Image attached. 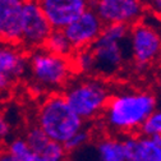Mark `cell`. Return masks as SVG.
I'll return each instance as SVG.
<instances>
[{"label": "cell", "mask_w": 161, "mask_h": 161, "mask_svg": "<svg viewBox=\"0 0 161 161\" xmlns=\"http://www.w3.org/2000/svg\"><path fill=\"white\" fill-rule=\"evenodd\" d=\"M157 109V97L147 90H125L110 96L104 114L109 129L132 134L141 129L146 119Z\"/></svg>", "instance_id": "cell-1"}, {"label": "cell", "mask_w": 161, "mask_h": 161, "mask_svg": "<svg viewBox=\"0 0 161 161\" xmlns=\"http://www.w3.org/2000/svg\"><path fill=\"white\" fill-rule=\"evenodd\" d=\"M129 30L125 25H105L101 35L90 46L95 60L93 74L108 78L122 70L129 55Z\"/></svg>", "instance_id": "cell-2"}, {"label": "cell", "mask_w": 161, "mask_h": 161, "mask_svg": "<svg viewBox=\"0 0 161 161\" xmlns=\"http://www.w3.org/2000/svg\"><path fill=\"white\" fill-rule=\"evenodd\" d=\"M37 125L50 141L64 145L78 130L85 128V120L69 106L63 95H51L37 111Z\"/></svg>", "instance_id": "cell-3"}, {"label": "cell", "mask_w": 161, "mask_h": 161, "mask_svg": "<svg viewBox=\"0 0 161 161\" xmlns=\"http://www.w3.org/2000/svg\"><path fill=\"white\" fill-rule=\"evenodd\" d=\"M63 96L72 110L86 122L103 114L111 93L103 79L86 78L70 83Z\"/></svg>", "instance_id": "cell-4"}, {"label": "cell", "mask_w": 161, "mask_h": 161, "mask_svg": "<svg viewBox=\"0 0 161 161\" xmlns=\"http://www.w3.org/2000/svg\"><path fill=\"white\" fill-rule=\"evenodd\" d=\"M28 70L37 87L50 90L63 87L74 69L70 58L55 55L45 47H38L28 55Z\"/></svg>", "instance_id": "cell-5"}, {"label": "cell", "mask_w": 161, "mask_h": 161, "mask_svg": "<svg viewBox=\"0 0 161 161\" xmlns=\"http://www.w3.org/2000/svg\"><path fill=\"white\" fill-rule=\"evenodd\" d=\"M129 56L138 70H145L161 59V36L148 23L130 26L128 37Z\"/></svg>", "instance_id": "cell-6"}, {"label": "cell", "mask_w": 161, "mask_h": 161, "mask_svg": "<svg viewBox=\"0 0 161 161\" xmlns=\"http://www.w3.org/2000/svg\"><path fill=\"white\" fill-rule=\"evenodd\" d=\"M91 8L105 25L133 26L142 21L146 13L145 0H92Z\"/></svg>", "instance_id": "cell-7"}, {"label": "cell", "mask_w": 161, "mask_h": 161, "mask_svg": "<svg viewBox=\"0 0 161 161\" xmlns=\"http://www.w3.org/2000/svg\"><path fill=\"white\" fill-rule=\"evenodd\" d=\"M53 27L36 0H23L21 47L35 50L42 47Z\"/></svg>", "instance_id": "cell-8"}, {"label": "cell", "mask_w": 161, "mask_h": 161, "mask_svg": "<svg viewBox=\"0 0 161 161\" xmlns=\"http://www.w3.org/2000/svg\"><path fill=\"white\" fill-rule=\"evenodd\" d=\"M104 27L105 23L101 21V18L92 8H88L63 31L75 51L90 47L101 35Z\"/></svg>", "instance_id": "cell-9"}, {"label": "cell", "mask_w": 161, "mask_h": 161, "mask_svg": "<svg viewBox=\"0 0 161 161\" xmlns=\"http://www.w3.org/2000/svg\"><path fill=\"white\" fill-rule=\"evenodd\" d=\"M53 30H64L85 10L92 0H36Z\"/></svg>", "instance_id": "cell-10"}, {"label": "cell", "mask_w": 161, "mask_h": 161, "mask_svg": "<svg viewBox=\"0 0 161 161\" xmlns=\"http://www.w3.org/2000/svg\"><path fill=\"white\" fill-rule=\"evenodd\" d=\"M28 72V56L21 46L0 41V92L13 86Z\"/></svg>", "instance_id": "cell-11"}, {"label": "cell", "mask_w": 161, "mask_h": 161, "mask_svg": "<svg viewBox=\"0 0 161 161\" xmlns=\"http://www.w3.org/2000/svg\"><path fill=\"white\" fill-rule=\"evenodd\" d=\"M23 0H0V38L21 46Z\"/></svg>", "instance_id": "cell-12"}, {"label": "cell", "mask_w": 161, "mask_h": 161, "mask_svg": "<svg viewBox=\"0 0 161 161\" xmlns=\"http://www.w3.org/2000/svg\"><path fill=\"white\" fill-rule=\"evenodd\" d=\"M125 161H161V136H128L123 138Z\"/></svg>", "instance_id": "cell-13"}, {"label": "cell", "mask_w": 161, "mask_h": 161, "mask_svg": "<svg viewBox=\"0 0 161 161\" xmlns=\"http://www.w3.org/2000/svg\"><path fill=\"white\" fill-rule=\"evenodd\" d=\"M97 161H125V148L123 139L108 137L96 146Z\"/></svg>", "instance_id": "cell-14"}, {"label": "cell", "mask_w": 161, "mask_h": 161, "mask_svg": "<svg viewBox=\"0 0 161 161\" xmlns=\"http://www.w3.org/2000/svg\"><path fill=\"white\" fill-rule=\"evenodd\" d=\"M42 47H45L47 51L55 55L65 56V58H70L72 54L74 53V49L70 45L69 40L67 38L63 30H53Z\"/></svg>", "instance_id": "cell-15"}, {"label": "cell", "mask_w": 161, "mask_h": 161, "mask_svg": "<svg viewBox=\"0 0 161 161\" xmlns=\"http://www.w3.org/2000/svg\"><path fill=\"white\" fill-rule=\"evenodd\" d=\"M70 62H72L73 69H75L80 73H86V74L93 73L95 60H93L91 47L75 50L70 56Z\"/></svg>", "instance_id": "cell-16"}, {"label": "cell", "mask_w": 161, "mask_h": 161, "mask_svg": "<svg viewBox=\"0 0 161 161\" xmlns=\"http://www.w3.org/2000/svg\"><path fill=\"white\" fill-rule=\"evenodd\" d=\"M26 142L28 145V147L31 148V151L38 153V155H41L42 151L45 150V147L49 145L50 142V139L49 137L45 134V132L40 128L38 125H33L31 127L27 133H26Z\"/></svg>", "instance_id": "cell-17"}, {"label": "cell", "mask_w": 161, "mask_h": 161, "mask_svg": "<svg viewBox=\"0 0 161 161\" xmlns=\"http://www.w3.org/2000/svg\"><path fill=\"white\" fill-rule=\"evenodd\" d=\"M143 136H161V109H156L139 129Z\"/></svg>", "instance_id": "cell-18"}, {"label": "cell", "mask_w": 161, "mask_h": 161, "mask_svg": "<svg viewBox=\"0 0 161 161\" xmlns=\"http://www.w3.org/2000/svg\"><path fill=\"white\" fill-rule=\"evenodd\" d=\"M90 139H91V132L87 128H82L75 134H73L63 146L67 150V152H73V151L82 148L86 143H88Z\"/></svg>", "instance_id": "cell-19"}, {"label": "cell", "mask_w": 161, "mask_h": 161, "mask_svg": "<svg viewBox=\"0 0 161 161\" xmlns=\"http://www.w3.org/2000/svg\"><path fill=\"white\" fill-rule=\"evenodd\" d=\"M67 150L62 143L50 141L49 145L45 147V150L41 153V157L44 161H64L67 157Z\"/></svg>", "instance_id": "cell-20"}, {"label": "cell", "mask_w": 161, "mask_h": 161, "mask_svg": "<svg viewBox=\"0 0 161 161\" xmlns=\"http://www.w3.org/2000/svg\"><path fill=\"white\" fill-rule=\"evenodd\" d=\"M28 151H31V148L28 147L26 139L22 138V137H17V138L12 139L9 142V145H8V148H7V152L10 153L14 157L22 156V155L27 153Z\"/></svg>", "instance_id": "cell-21"}, {"label": "cell", "mask_w": 161, "mask_h": 161, "mask_svg": "<svg viewBox=\"0 0 161 161\" xmlns=\"http://www.w3.org/2000/svg\"><path fill=\"white\" fill-rule=\"evenodd\" d=\"M10 134V124L7 118L0 113V141H4Z\"/></svg>", "instance_id": "cell-22"}, {"label": "cell", "mask_w": 161, "mask_h": 161, "mask_svg": "<svg viewBox=\"0 0 161 161\" xmlns=\"http://www.w3.org/2000/svg\"><path fill=\"white\" fill-rule=\"evenodd\" d=\"M146 9L161 19V0H145Z\"/></svg>", "instance_id": "cell-23"}, {"label": "cell", "mask_w": 161, "mask_h": 161, "mask_svg": "<svg viewBox=\"0 0 161 161\" xmlns=\"http://www.w3.org/2000/svg\"><path fill=\"white\" fill-rule=\"evenodd\" d=\"M157 85H158V90L161 91V77H160V79H158V82H157Z\"/></svg>", "instance_id": "cell-24"}, {"label": "cell", "mask_w": 161, "mask_h": 161, "mask_svg": "<svg viewBox=\"0 0 161 161\" xmlns=\"http://www.w3.org/2000/svg\"><path fill=\"white\" fill-rule=\"evenodd\" d=\"M0 41H2V38H0Z\"/></svg>", "instance_id": "cell-25"}]
</instances>
